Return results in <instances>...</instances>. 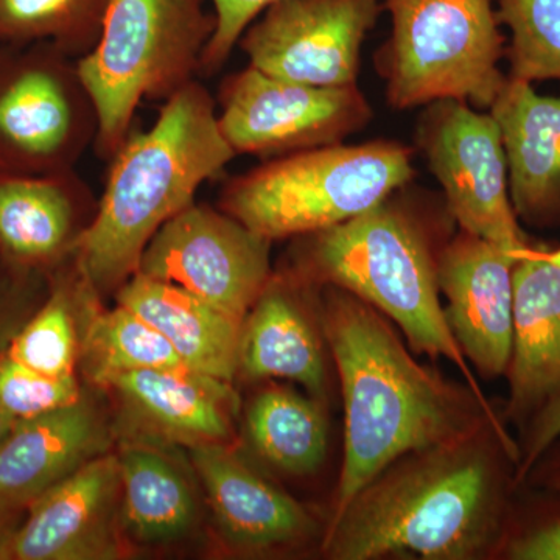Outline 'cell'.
<instances>
[{
	"mask_svg": "<svg viewBox=\"0 0 560 560\" xmlns=\"http://www.w3.org/2000/svg\"><path fill=\"white\" fill-rule=\"evenodd\" d=\"M324 331L340 372L345 458L335 514L401 456L499 434L518 464L521 448L474 390L452 385L412 359L382 313L349 291L326 285Z\"/></svg>",
	"mask_w": 560,
	"mask_h": 560,
	"instance_id": "obj_1",
	"label": "cell"
},
{
	"mask_svg": "<svg viewBox=\"0 0 560 560\" xmlns=\"http://www.w3.org/2000/svg\"><path fill=\"white\" fill-rule=\"evenodd\" d=\"M486 430L390 464L334 515L327 555L337 560L485 556L499 537L503 510V478L499 458L482 441Z\"/></svg>",
	"mask_w": 560,
	"mask_h": 560,
	"instance_id": "obj_2",
	"label": "cell"
},
{
	"mask_svg": "<svg viewBox=\"0 0 560 560\" xmlns=\"http://www.w3.org/2000/svg\"><path fill=\"white\" fill-rule=\"evenodd\" d=\"M235 156L221 135L217 102L198 80L164 102L149 130L132 128L110 160L97 213L73 254L95 293L117 291L132 278L154 234Z\"/></svg>",
	"mask_w": 560,
	"mask_h": 560,
	"instance_id": "obj_3",
	"label": "cell"
},
{
	"mask_svg": "<svg viewBox=\"0 0 560 560\" xmlns=\"http://www.w3.org/2000/svg\"><path fill=\"white\" fill-rule=\"evenodd\" d=\"M420 206L407 186L355 219L302 235L291 270L313 285L349 291L389 316L418 352L452 361L475 396L492 410L442 307L441 249L433 248Z\"/></svg>",
	"mask_w": 560,
	"mask_h": 560,
	"instance_id": "obj_4",
	"label": "cell"
},
{
	"mask_svg": "<svg viewBox=\"0 0 560 560\" xmlns=\"http://www.w3.org/2000/svg\"><path fill=\"white\" fill-rule=\"evenodd\" d=\"M415 151L390 139L319 147L234 176L219 208L270 242L337 226L381 205L416 176Z\"/></svg>",
	"mask_w": 560,
	"mask_h": 560,
	"instance_id": "obj_5",
	"label": "cell"
},
{
	"mask_svg": "<svg viewBox=\"0 0 560 560\" xmlns=\"http://www.w3.org/2000/svg\"><path fill=\"white\" fill-rule=\"evenodd\" d=\"M215 28L206 0H108L101 38L77 60L97 110L102 160L128 138L140 103H164L197 80Z\"/></svg>",
	"mask_w": 560,
	"mask_h": 560,
	"instance_id": "obj_6",
	"label": "cell"
},
{
	"mask_svg": "<svg viewBox=\"0 0 560 560\" xmlns=\"http://www.w3.org/2000/svg\"><path fill=\"white\" fill-rule=\"evenodd\" d=\"M383 9L390 35L372 62L390 108L459 101L489 110L508 83L493 0H383Z\"/></svg>",
	"mask_w": 560,
	"mask_h": 560,
	"instance_id": "obj_7",
	"label": "cell"
},
{
	"mask_svg": "<svg viewBox=\"0 0 560 560\" xmlns=\"http://www.w3.org/2000/svg\"><path fill=\"white\" fill-rule=\"evenodd\" d=\"M97 132L75 58L46 43L0 50V175L75 171Z\"/></svg>",
	"mask_w": 560,
	"mask_h": 560,
	"instance_id": "obj_8",
	"label": "cell"
},
{
	"mask_svg": "<svg viewBox=\"0 0 560 560\" xmlns=\"http://www.w3.org/2000/svg\"><path fill=\"white\" fill-rule=\"evenodd\" d=\"M221 135L234 153L275 160L342 143L374 119L359 84L315 86L246 66L219 92Z\"/></svg>",
	"mask_w": 560,
	"mask_h": 560,
	"instance_id": "obj_9",
	"label": "cell"
},
{
	"mask_svg": "<svg viewBox=\"0 0 560 560\" xmlns=\"http://www.w3.org/2000/svg\"><path fill=\"white\" fill-rule=\"evenodd\" d=\"M416 145L444 191L448 215L460 231L518 253L530 245L515 215L499 124L469 103L423 106Z\"/></svg>",
	"mask_w": 560,
	"mask_h": 560,
	"instance_id": "obj_10",
	"label": "cell"
},
{
	"mask_svg": "<svg viewBox=\"0 0 560 560\" xmlns=\"http://www.w3.org/2000/svg\"><path fill=\"white\" fill-rule=\"evenodd\" d=\"M271 243L224 210L195 201L154 234L138 272L243 323L271 279Z\"/></svg>",
	"mask_w": 560,
	"mask_h": 560,
	"instance_id": "obj_11",
	"label": "cell"
},
{
	"mask_svg": "<svg viewBox=\"0 0 560 560\" xmlns=\"http://www.w3.org/2000/svg\"><path fill=\"white\" fill-rule=\"evenodd\" d=\"M383 0H275L243 32L248 65L315 86L359 84L361 50Z\"/></svg>",
	"mask_w": 560,
	"mask_h": 560,
	"instance_id": "obj_12",
	"label": "cell"
},
{
	"mask_svg": "<svg viewBox=\"0 0 560 560\" xmlns=\"http://www.w3.org/2000/svg\"><path fill=\"white\" fill-rule=\"evenodd\" d=\"M27 510L5 560H113L124 555L117 455L91 459Z\"/></svg>",
	"mask_w": 560,
	"mask_h": 560,
	"instance_id": "obj_13",
	"label": "cell"
},
{
	"mask_svg": "<svg viewBox=\"0 0 560 560\" xmlns=\"http://www.w3.org/2000/svg\"><path fill=\"white\" fill-rule=\"evenodd\" d=\"M511 253L460 231L438 260L444 308L464 355L488 377L506 374L514 334V265Z\"/></svg>",
	"mask_w": 560,
	"mask_h": 560,
	"instance_id": "obj_14",
	"label": "cell"
},
{
	"mask_svg": "<svg viewBox=\"0 0 560 560\" xmlns=\"http://www.w3.org/2000/svg\"><path fill=\"white\" fill-rule=\"evenodd\" d=\"M221 539L243 555L298 547L316 534V522L293 497L253 469L228 444L191 447Z\"/></svg>",
	"mask_w": 560,
	"mask_h": 560,
	"instance_id": "obj_15",
	"label": "cell"
},
{
	"mask_svg": "<svg viewBox=\"0 0 560 560\" xmlns=\"http://www.w3.org/2000/svg\"><path fill=\"white\" fill-rule=\"evenodd\" d=\"M121 408L143 433L171 444H228L238 412L231 382L187 370H139L113 375Z\"/></svg>",
	"mask_w": 560,
	"mask_h": 560,
	"instance_id": "obj_16",
	"label": "cell"
},
{
	"mask_svg": "<svg viewBox=\"0 0 560 560\" xmlns=\"http://www.w3.org/2000/svg\"><path fill=\"white\" fill-rule=\"evenodd\" d=\"M506 415L530 420L560 396V267L544 248L518 250Z\"/></svg>",
	"mask_w": 560,
	"mask_h": 560,
	"instance_id": "obj_17",
	"label": "cell"
},
{
	"mask_svg": "<svg viewBox=\"0 0 560 560\" xmlns=\"http://www.w3.org/2000/svg\"><path fill=\"white\" fill-rule=\"evenodd\" d=\"M489 113L499 124L508 186L518 221L533 228L560 224V97L508 79Z\"/></svg>",
	"mask_w": 560,
	"mask_h": 560,
	"instance_id": "obj_18",
	"label": "cell"
},
{
	"mask_svg": "<svg viewBox=\"0 0 560 560\" xmlns=\"http://www.w3.org/2000/svg\"><path fill=\"white\" fill-rule=\"evenodd\" d=\"M108 445L101 416L83 397L60 410L18 420L0 445V503L27 510Z\"/></svg>",
	"mask_w": 560,
	"mask_h": 560,
	"instance_id": "obj_19",
	"label": "cell"
},
{
	"mask_svg": "<svg viewBox=\"0 0 560 560\" xmlns=\"http://www.w3.org/2000/svg\"><path fill=\"white\" fill-rule=\"evenodd\" d=\"M97 209L77 171L0 175V249L22 265L73 256Z\"/></svg>",
	"mask_w": 560,
	"mask_h": 560,
	"instance_id": "obj_20",
	"label": "cell"
},
{
	"mask_svg": "<svg viewBox=\"0 0 560 560\" xmlns=\"http://www.w3.org/2000/svg\"><path fill=\"white\" fill-rule=\"evenodd\" d=\"M302 279L275 275L242 324L238 372L249 381L283 378L313 397L326 394L327 372L319 338L300 301Z\"/></svg>",
	"mask_w": 560,
	"mask_h": 560,
	"instance_id": "obj_21",
	"label": "cell"
},
{
	"mask_svg": "<svg viewBox=\"0 0 560 560\" xmlns=\"http://www.w3.org/2000/svg\"><path fill=\"white\" fill-rule=\"evenodd\" d=\"M116 300L160 331L189 370L234 381L242 320L217 311L180 287L140 272L116 291Z\"/></svg>",
	"mask_w": 560,
	"mask_h": 560,
	"instance_id": "obj_22",
	"label": "cell"
},
{
	"mask_svg": "<svg viewBox=\"0 0 560 560\" xmlns=\"http://www.w3.org/2000/svg\"><path fill=\"white\" fill-rule=\"evenodd\" d=\"M120 517L136 544L161 547L189 536L198 522V503L183 470L151 445L121 448Z\"/></svg>",
	"mask_w": 560,
	"mask_h": 560,
	"instance_id": "obj_23",
	"label": "cell"
},
{
	"mask_svg": "<svg viewBox=\"0 0 560 560\" xmlns=\"http://www.w3.org/2000/svg\"><path fill=\"white\" fill-rule=\"evenodd\" d=\"M250 445L282 474L311 475L327 455L329 431L318 401L294 390L268 386L250 399L245 412Z\"/></svg>",
	"mask_w": 560,
	"mask_h": 560,
	"instance_id": "obj_24",
	"label": "cell"
},
{
	"mask_svg": "<svg viewBox=\"0 0 560 560\" xmlns=\"http://www.w3.org/2000/svg\"><path fill=\"white\" fill-rule=\"evenodd\" d=\"M108 0H0V44L46 43L80 60L101 38Z\"/></svg>",
	"mask_w": 560,
	"mask_h": 560,
	"instance_id": "obj_25",
	"label": "cell"
},
{
	"mask_svg": "<svg viewBox=\"0 0 560 560\" xmlns=\"http://www.w3.org/2000/svg\"><path fill=\"white\" fill-rule=\"evenodd\" d=\"M92 315L84 359L88 374L98 385L124 372L187 368L171 342L130 308L117 304L113 311Z\"/></svg>",
	"mask_w": 560,
	"mask_h": 560,
	"instance_id": "obj_26",
	"label": "cell"
},
{
	"mask_svg": "<svg viewBox=\"0 0 560 560\" xmlns=\"http://www.w3.org/2000/svg\"><path fill=\"white\" fill-rule=\"evenodd\" d=\"M501 27L511 33L508 79L560 81V0H495Z\"/></svg>",
	"mask_w": 560,
	"mask_h": 560,
	"instance_id": "obj_27",
	"label": "cell"
},
{
	"mask_svg": "<svg viewBox=\"0 0 560 560\" xmlns=\"http://www.w3.org/2000/svg\"><path fill=\"white\" fill-rule=\"evenodd\" d=\"M79 285L80 270L73 259V279L61 283L38 315L11 341V359L54 377L73 375L79 355L73 320Z\"/></svg>",
	"mask_w": 560,
	"mask_h": 560,
	"instance_id": "obj_28",
	"label": "cell"
},
{
	"mask_svg": "<svg viewBox=\"0 0 560 560\" xmlns=\"http://www.w3.org/2000/svg\"><path fill=\"white\" fill-rule=\"evenodd\" d=\"M80 399L75 375L54 377L24 366L9 353L0 357V408L14 419L36 418Z\"/></svg>",
	"mask_w": 560,
	"mask_h": 560,
	"instance_id": "obj_29",
	"label": "cell"
},
{
	"mask_svg": "<svg viewBox=\"0 0 560 560\" xmlns=\"http://www.w3.org/2000/svg\"><path fill=\"white\" fill-rule=\"evenodd\" d=\"M275 0H212L217 28L202 55L201 72H217L231 57L250 22Z\"/></svg>",
	"mask_w": 560,
	"mask_h": 560,
	"instance_id": "obj_30",
	"label": "cell"
},
{
	"mask_svg": "<svg viewBox=\"0 0 560 560\" xmlns=\"http://www.w3.org/2000/svg\"><path fill=\"white\" fill-rule=\"evenodd\" d=\"M560 440V396L545 405L533 419L529 420L526 431L525 444L521 448V460L517 464L515 482H523L530 469L544 453Z\"/></svg>",
	"mask_w": 560,
	"mask_h": 560,
	"instance_id": "obj_31",
	"label": "cell"
},
{
	"mask_svg": "<svg viewBox=\"0 0 560 560\" xmlns=\"http://www.w3.org/2000/svg\"><path fill=\"white\" fill-rule=\"evenodd\" d=\"M510 558L515 560H560V522L545 526L512 544Z\"/></svg>",
	"mask_w": 560,
	"mask_h": 560,
	"instance_id": "obj_32",
	"label": "cell"
},
{
	"mask_svg": "<svg viewBox=\"0 0 560 560\" xmlns=\"http://www.w3.org/2000/svg\"><path fill=\"white\" fill-rule=\"evenodd\" d=\"M533 471H540L539 480L545 485L560 489V455L541 456L529 474H533Z\"/></svg>",
	"mask_w": 560,
	"mask_h": 560,
	"instance_id": "obj_33",
	"label": "cell"
},
{
	"mask_svg": "<svg viewBox=\"0 0 560 560\" xmlns=\"http://www.w3.org/2000/svg\"><path fill=\"white\" fill-rule=\"evenodd\" d=\"M20 511L10 510L0 503V560H5L7 550L14 530H16V515Z\"/></svg>",
	"mask_w": 560,
	"mask_h": 560,
	"instance_id": "obj_34",
	"label": "cell"
},
{
	"mask_svg": "<svg viewBox=\"0 0 560 560\" xmlns=\"http://www.w3.org/2000/svg\"><path fill=\"white\" fill-rule=\"evenodd\" d=\"M18 420L10 416L9 412H5L0 408V445L5 442L7 438L10 436L11 431H13L14 425H16Z\"/></svg>",
	"mask_w": 560,
	"mask_h": 560,
	"instance_id": "obj_35",
	"label": "cell"
},
{
	"mask_svg": "<svg viewBox=\"0 0 560 560\" xmlns=\"http://www.w3.org/2000/svg\"><path fill=\"white\" fill-rule=\"evenodd\" d=\"M545 256L548 257L551 261H555V264H558L560 267V248L558 249H547L544 248Z\"/></svg>",
	"mask_w": 560,
	"mask_h": 560,
	"instance_id": "obj_36",
	"label": "cell"
}]
</instances>
